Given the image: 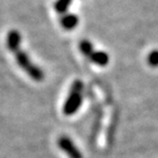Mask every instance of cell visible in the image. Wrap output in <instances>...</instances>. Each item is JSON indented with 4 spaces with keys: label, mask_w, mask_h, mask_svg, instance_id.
<instances>
[{
    "label": "cell",
    "mask_w": 158,
    "mask_h": 158,
    "mask_svg": "<svg viewBox=\"0 0 158 158\" xmlns=\"http://www.w3.org/2000/svg\"><path fill=\"white\" fill-rule=\"evenodd\" d=\"M79 49H80L82 55L85 56L86 58H88V56L94 52V44L91 43V41L87 40V39H83L79 42Z\"/></svg>",
    "instance_id": "52a82bcc"
},
{
    "label": "cell",
    "mask_w": 158,
    "mask_h": 158,
    "mask_svg": "<svg viewBox=\"0 0 158 158\" xmlns=\"http://www.w3.org/2000/svg\"><path fill=\"white\" fill-rule=\"evenodd\" d=\"M147 62L151 67H158V49H153L147 56Z\"/></svg>",
    "instance_id": "9c48e42d"
},
{
    "label": "cell",
    "mask_w": 158,
    "mask_h": 158,
    "mask_svg": "<svg viewBox=\"0 0 158 158\" xmlns=\"http://www.w3.org/2000/svg\"><path fill=\"white\" fill-rule=\"evenodd\" d=\"M79 24V19L75 14H65L61 19V25L65 30H74Z\"/></svg>",
    "instance_id": "8992f818"
},
{
    "label": "cell",
    "mask_w": 158,
    "mask_h": 158,
    "mask_svg": "<svg viewBox=\"0 0 158 158\" xmlns=\"http://www.w3.org/2000/svg\"><path fill=\"white\" fill-rule=\"evenodd\" d=\"M22 35L18 30H10L6 36V47L10 50L12 53L21 49Z\"/></svg>",
    "instance_id": "277c9868"
},
{
    "label": "cell",
    "mask_w": 158,
    "mask_h": 158,
    "mask_svg": "<svg viewBox=\"0 0 158 158\" xmlns=\"http://www.w3.org/2000/svg\"><path fill=\"white\" fill-rule=\"evenodd\" d=\"M83 82L75 80L71 85L70 91L63 105V113L66 116H71L77 113L83 102Z\"/></svg>",
    "instance_id": "6da1fadb"
},
{
    "label": "cell",
    "mask_w": 158,
    "mask_h": 158,
    "mask_svg": "<svg viewBox=\"0 0 158 158\" xmlns=\"http://www.w3.org/2000/svg\"><path fill=\"white\" fill-rule=\"evenodd\" d=\"M89 61L100 67H105L109 64V55L103 50H94L91 55L88 56Z\"/></svg>",
    "instance_id": "5b68a950"
},
{
    "label": "cell",
    "mask_w": 158,
    "mask_h": 158,
    "mask_svg": "<svg viewBox=\"0 0 158 158\" xmlns=\"http://www.w3.org/2000/svg\"><path fill=\"white\" fill-rule=\"evenodd\" d=\"M58 146L69 158H83V154L68 135H61L58 139Z\"/></svg>",
    "instance_id": "3957f363"
},
{
    "label": "cell",
    "mask_w": 158,
    "mask_h": 158,
    "mask_svg": "<svg viewBox=\"0 0 158 158\" xmlns=\"http://www.w3.org/2000/svg\"><path fill=\"white\" fill-rule=\"evenodd\" d=\"M14 55L15 56V61H17L18 65L29 75V77L32 79V80L37 81V82H40L43 80L44 72L42 71V69L31 61L30 56H28V53L26 52H24V50H22V49H19Z\"/></svg>",
    "instance_id": "7a4b0ae2"
},
{
    "label": "cell",
    "mask_w": 158,
    "mask_h": 158,
    "mask_svg": "<svg viewBox=\"0 0 158 158\" xmlns=\"http://www.w3.org/2000/svg\"><path fill=\"white\" fill-rule=\"evenodd\" d=\"M73 0H56L55 2V9L59 14H67L68 8L70 7Z\"/></svg>",
    "instance_id": "ba28073f"
}]
</instances>
